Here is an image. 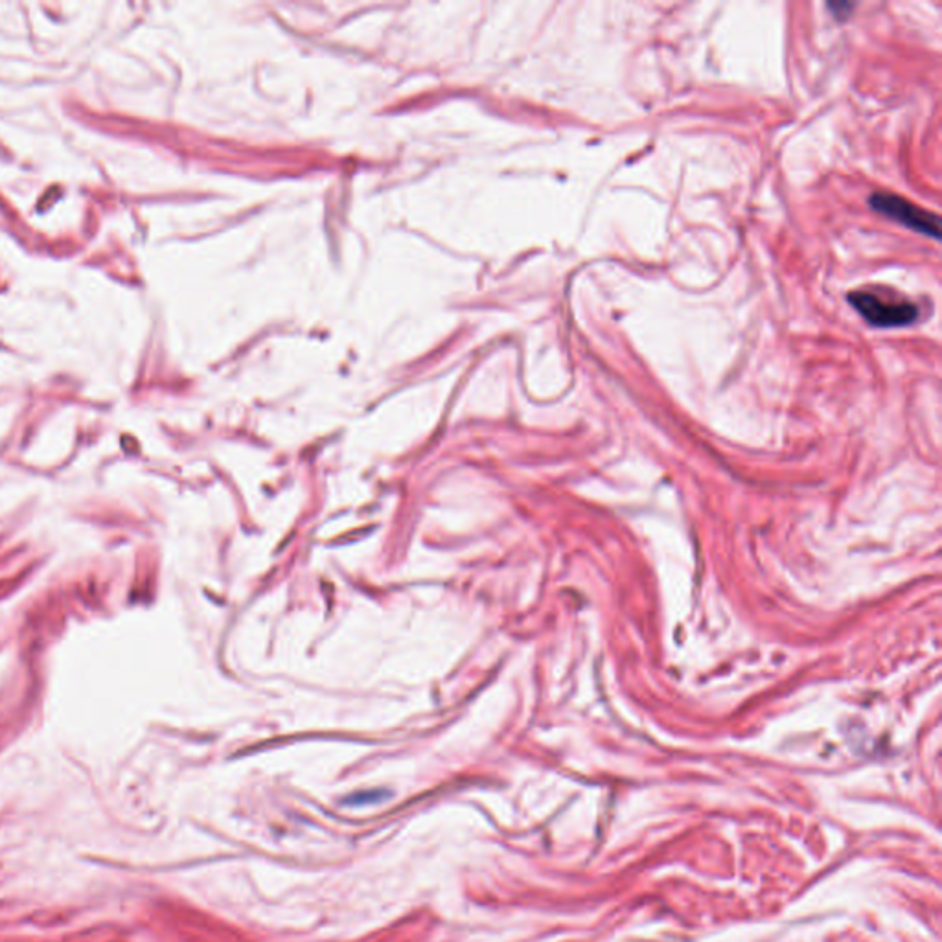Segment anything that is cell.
I'll use <instances>...</instances> for the list:
<instances>
[{"instance_id": "cell-1", "label": "cell", "mask_w": 942, "mask_h": 942, "mask_svg": "<svg viewBox=\"0 0 942 942\" xmlns=\"http://www.w3.org/2000/svg\"><path fill=\"white\" fill-rule=\"evenodd\" d=\"M849 302L874 328H904L920 317L919 304L887 288L856 289Z\"/></svg>"}, {"instance_id": "cell-3", "label": "cell", "mask_w": 942, "mask_h": 942, "mask_svg": "<svg viewBox=\"0 0 942 942\" xmlns=\"http://www.w3.org/2000/svg\"><path fill=\"white\" fill-rule=\"evenodd\" d=\"M828 10L832 12V15L839 19V21H845L849 15H851L852 10H854V4L851 2H830L828 4Z\"/></svg>"}, {"instance_id": "cell-2", "label": "cell", "mask_w": 942, "mask_h": 942, "mask_svg": "<svg viewBox=\"0 0 942 942\" xmlns=\"http://www.w3.org/2000/svg\"><path fill=\"white\" fill-rule=\"evenodd\" d=\"M869 205H871L874 212L882 214L885 218L895 219L900 225L915 230V232H920L922 236H928L933 240H939V236H941V221H939V218L928 212V210L909 203L902 197L880 192V194L871 196Z\"/></svg>"}]
</instances>
